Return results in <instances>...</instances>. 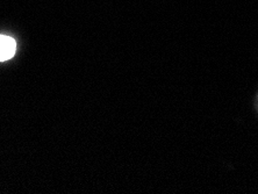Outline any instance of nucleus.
<instances>
[{"label": "nucleus", "instance_id": "f257e3e1", "mask_svg": "<svg viewBox=\"0 0 258 194\" xmlns=\"http://www.w3.org/2000/svg\"><path fill=\"white\" fill-rule=\"evenodd\" d=\"M17 43L12 37L0 35V62L12 58L15 54Z\"/></svg>", "mask_w": 258, "mask_h": 194}]
</instances>
